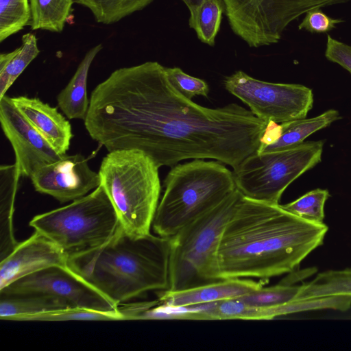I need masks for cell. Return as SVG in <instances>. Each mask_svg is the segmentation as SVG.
Wrapping results in <instances>:
<instances>
[{
	"mask_svg": "<svg viewBox=\"0 0 351 351\" xmlns=\"http://www.w3.org/2000/svg\"><path fill=\"white\" fill-rule=\"evenodd\" d=\"M1 294H40L55 298L68 308L118 311L97 289L68 265L45 268L0 289Z\"/></svg>",
	"mask_w": 351,
	"mask_h": 351,
	"instance_id": "cell-10",
	"label": "cell"
},
{
	"mask_svg": "<svg viewBox=\"0 0 351 351\" xmlns=\"http://www.w3.org/2000/svg\"><path fill=\"white\" fill-rule=\"evenodd\" d=\"M0 122L14 149V164L21 177L30 178L37 169L62 156L25 119L6 95L0 99Z\"/></svg>",
	"mask_w": 351,
	"mask_h": 351,
	"instance_id": "cell-11",
	"label": "cell"
},
{
	"mask_svg": "<svg viewBox=\"0 0 351 351\" xmlns=\"http://www.w3.org/2000/svg\"><path fill=\"white\" fill-rule=\"evenodd\" d=\"M223 83L228 92L267 122L282 123L306 118L313 106V91L304 85L264 82L242 71L226 77Z\"/></svg>",
	"mask_w": 351,
	"mask_h": 351,
	"instance_id": "cell-9",
	"label": "cell"
},
{
	"mask_svg": "<svg viewBox=\"0 0 351 351\" xmlns=\"http://www.w3.org/2000/svg\"><path fill=\"white\" fill-rule=\"evenodd\" d=\"M29 0H0V42L29 25Z\"/></svg>",
	"mask_w": 351,
	"mask_h": 351,
	"instance_id": "cell-27",
	"label": "cell"
},
{
	"mask_svg": "<svg viewBox=\"0 0 351 351\" xmlns=\"http://www.w3.org/2000/svg\"><path fill=\"white\" fill-rule=\"evenodd\" d=\"M283 132L282 123L269 121L260 139V145L256 152L260 153L266 147L275 143Z\"/></svg>",
	"mask_w": 351,
	"mask_h": 351,
	"instance_id": "cell-32",
	"label": "cell"
},
{
	"mask_svg": "<svg viewBox=\"0 0 351 351\" xmlns=\"http://www.w3.org/2000/svg\"><path fill=\"white\" fill-rule=\"evenodd\" d=\"M102 48V45L98 44L86 52L67 85L57 96L58 105L68 119H86L90 104L87 95L88 71Z\"/></svg>",
	"mask_w": 351,
	"mask_h": 351,
	"instance_id": "cell-16",
	"label": "cell"
},
{
	"mask_svg": "<svg viewBox=\"0 0 351 351\" xmlns=\"http://www.w3.org/2000/svg\"><path fill=\"white\" fill-rule=\"evenodd\" d=\"M29 224L56 243L68 258L103 245L120 226L101 185L66 206L36 215Z\"/></svg>",
	"mask_w": 351,
	"mask_h": 351,
	"instance_id": "cell-7",
	"label": "cell"
},
{
	"mask_svg": "<svg viewBox=\"0 0 351 351\" xmlns=\"http://www.w3.org/2000/svg\"><path fill=\"white\" fill-rule=\"evenodd\" d=\"M329 197L327 189H316L281 206L287 211L304 221L322 224L324 223V206Z\"/></svg>",
	"mask_w": 351,
	"mask_h": 351,
	"instance_id": "cell-26",
	"label": "cell"
},
{
	"mask_svg": "<svg viewBox=\"0 0 351 351\" xmlns=\"http://www.w3.org/2000/svg\"><path fill=\"white\" fill-rule=\"evenodd\" d=\"M299 289L300 286L280 282L267 287L263 286L237 299L251 306L272 307L292 301L298 293Z\"/></svg>",
	"mask_w": 351,
	"mask_h": 351,
	"instance_id": "cell-28",
	"label": "cell"
},
{
	"mask_svg": "<svg viewBox=\"0 0 351 351\" xmlns=\"http://www.w3.org/2000/svg\"><path fill=\"white\" fill-rule=\"evenodd\" d=\"M324 141H304L287 148L247 156L233 171L237 189L247 198L278 204L287 186L322 160Z\"/></svg>",
	"mask_w": 351,
	"mask_h": 351,
	"instance_id": "cell-8",
	"label": "cell"
},
{
	"mask_svg": "<svg viewBox=\"0 0 351 351\" xmlns=\"http://www.w3.org/2000/svg\"><path fill=\"white\" fill-rule=\"evenodd\" d=\"M21 177L15 164L0 167V261L19 243L13 229L14 201Z\"/></svg>",
	"mask_w": 351,
	"mask_h": 351,
	"instance_id": "cell-17",
	"label": "cell"
},
{
	"mask_svg": "<svg viewBox=\"0 0 351 351\" xmlns=\"http://www.w3.org/2000/svg\"><path fill=\"white\" fill-rule=\"evenodd\" d=\"M30 179L36 191L61 203L81 198L100 185L99 173L90 168L80 154L62 156L37 169Z\"/></svg>",
	"mask_w": 351,
	"mask_h": 351,
	"instance_id": "cell-12",
	"label": "cell"
},
{
	"mask_svg": "<svg viewBox=\"0 0 351 351\" xmlns=\"http://www.w3.org/2000/svg\"><path fill=\"white\" fill-rule=\"evenodd\" d=\"M341 119L339 112L330 109L312 118H303L282 123L283 132L275 143L264 148L260 153L282 149L299 145L314 132L329 126Z\"/></svg>",
	"mask_w": 351,
	"mask_h": 351,
	"instance_id": "cell-19",
	"label": "cell"
},
{
	"mask_svg": "<svg viewBox=\"0 0 351 351\" xmlns=\"http://www.w3.org/2000/svg\"><path fill=\"white\" fill-rule=\"evenodd\" d=\"M154 0H73L88 8L97 23L110 25L140 11Z\"/></svg>",
	"mask_w": 351,
	"mask_h": 351,
	"instance_id": "cell-23",
	"label": "cell"
},
{
	"mask_svg": "<svg viewBox=\"0 0 351 351\" xmlns=\"http://www.w3.org/2000/svg\"><path fill=\"white\" fill-rule=\"evenodd\" d=\"M165 72L173 87L186 97L191 99L198 95L208 96L209 87L205 81L188 75L178 67H165Z\"/></svg>",
	"mask_w": 351,
	"mask_h": 351,
	"instance_id": "cell-29",
	"label": "cell"
},
{
	"mask_svg": "<svg viewBox=\"0 0 351 351\" xmlns=\"http://www.w3.org/2000/svg\"><path fill=\"white\" fill-rule=\"evenodd\" d=\"M325 56L329 61L339 64L351 73V45L328 34Z\"/></svg>",
	"mask_w": 351,
	"mask_h": 351,
	"instance_id": "cell-31",
	"label": "cell"
},
{
	"mask_svg": "<svg viewBox=\"0 0 351 351\" xmlns=\"http://www.w3.org/2000/svg\"><path fill=\"white\" fill-rule=\"evenodd\" d=\"M278 204L245 197L237 205L221 235L219 275L224 278H271L293 272L323 244L328 231Z\"/></svg>",
	"mask_w": 351,
	"mask_h": 351,
	"instance_id": "cell-2",
	"label": "cell"
},
{
	"mask_svg": "<svg viewBox=\"0 0 351 351\" xmlns=\"http://www.w3.org/2000/svg\"><path fill=\"white\" fill-rule=\"evenodd\" d=\"M225 5L222 0H205L189 19V27L195 30L202 43L214 46L219 30Z\"/></svg>",
	"mask_w": 351,
	"mask_h": 351,
	"instance_id": "cell-24",
	"label": "cell"
},
{
	"mask_svg": "<svg viewBox=\"0 0 351 351\" xmlns=\"http://www.w3.org/2000/svg\"><path fill=\"white\" fill-rule=\"evenodd\" d=\"M32 29L60 33L73 11V0H29Z\"/></svg>",
	"mask_w": 351,
	"mask_h": 351,
	"instance_id": "cell-22",
	"label": "cell"
},
{
	"mask_svg": "<svg viewBox=\"0 0 351 351\" xmlns=\"http://www.w3.org/2000/svg\"><path fill=\"white\" fill-rule=\"evenodd\" d=\"M331 296L351 298V268L330 269L319 273L312 280L300 286L298 293L293 300H311Z\"/></svg>",
	"mask_w": 351,
	"mask_h": 351,
	"instance_id": "cell-18",
	"label": "cell"
},
{
	"mask_svg": "<svg viewBox=\"0 0 351 351\" xmlns=\"http://www.w3.org/2000/svg\"><path fill=\"white\" fill-rule=\"evenodd\" d=\"M21 40L20 47L0 55V99L40 53L34 34H24Z\"/></svg>",
	"mask_w": 351,
	"mask_h": 351,
	"instance_id": "cell-20",
	"label": "cell"
},
{
	"mask_svg": "<svg viewBox=\"0 0 351 351\" xmlns=\"http://www.w3.org/2000/svg\"><path fill=\"white\" fill-rule=\"evenodd\" d=\"M265 280L252 278H224L180 291H159L158 300L171 306H188L238 298L257 289Z\"/></svg>",
	"mask_w": 351,
	"mask_h": 351,
	"instance_id": "cell-14",
	"label": "cell"
},
{
	"mask_svg": "<svg viewBox=\"0 0 351 351\" xmlns=\"http://www.w3.org/2000/svg\"><path fill=\"white\" fill-rule=\"evenodd\" d=\"M242 197L236 189L214 208L169 238L167 290L180 291L220 280L217 261L220 240Z\"/></svg>",
	"mask_w": 351,
	"mask_h": 351,
	"instance_id": "cell-6",
	"label": "cell"
},
{
	"mask_svg": "<svg viewBox=\"0 0 351 351\" xmlns=\"http://www.w3.org/2000/svg\"><path fill=\"white\" fill-rule=\"evenodd\" d=\"M188 8L190 14L193 13L205 0H182Z\"/></svg>",
	"mask_w": 351,
	"mask_h": 351,
	"instance_id": "cell-33",
	"label": "cell"
},
{
	"mask_svg": "<svg viewBox=\"0 0 351 351\" xmlns=\"http://www.w3.org/2000/svg\"><path fill=\"white\" fill-rule=\"evenodd\" d=\"M169 238L130 236L119 226L96 248L69 256L68 266L114 305L169 288Z\"/></svg>",
	"mask_w": 351,
	"mask_h": 351,
	"instance_id": "cell-3",
	"label": "cell"
},
{
	"mask_svg": "<svg viewBox=\"0 0 351 351\" xmlns=\"http://www.w3.org/2000/svg\"><path fill=\"white\" fill-rule=\"evenodd\" d=\"M343 20L332 19L326 15L320 8L311 10L306 13L299 29H304L311 33H326L335 27Z\"/></svg>",
	"mask_w": 351,
	"mask_h": 351,
	"instance_id": "cell-30",
	"label": "cell"
},
{
	"mask_svg": "<svg viewBox=\"0 0 351 351\" xmlns=\"http://www.w3.org/2000/svg\"><path fill=\"white\" fill-rule=\"evenodd\" d=\"M159 167L146 154L118 149L102 159L99 175L119 220L120 227L135 237L149 234L159 203Z\"/></svg>",
	"mask_w": 351,
	"mask_h": 351,
	"instance_id": "cell-5",
	"label": "cell"
},
{
	"mask_svg": "<svg viewBox=\"0 0 351 351\" xmlns=\"http://www.w3.org/2000/svg\"><path fill=\"white\" fill-rule=\"evenodd\" d=\"M11 101L25 119L60 155L66 154L73 138L69 121L52 107L37 97L18 96Z\"/></svg>",
	"mask_w": 351,
	"mask_h": 351,
	"instance_id": "cell-15",
	"label": "cell"
},
{
	"mask_svg": "<svg viewBox=\"0 0 351 351\" xmlns=\"http://www.w3.org/2000/svg\"><path fill=\"white\" fill-rule=\"evenodd\" d=\"M68 265V256L53 241L35 231L0 261V289L45 268Z\"/></svg>",
	"mask_w": 351,
	"mask_h": 351,
	"instance_id": "cell-13",
	"label": "cell"
},
{
	"mask_svg": "<svg viewBox=\"0 0 351 351\" xmlns=\"http://www.w3.org/2000/svg\"><path fill=\"white\" fill-rule=\"evenodd\" d=\"M267 123L237 104H195L153 61L114 71L91 92L84 119L90 136L108 152L138 150L158 167L210 158L234 169L256 152Z\"/></svg>",
	"mask_w": 351,
	"mask_h": 351,
	"instance_id": "cell-1",
	"label": "cell"
},
{
	"mask_svg": "<svg viewBox=\"0 0 351 351\" xmlns=\"http://www.w3.org/2000/svg\"><path fill=\"white\" fill-rule=\"evenodd\" d=\"M164 186L152 228L165 238L214 208L237 189L233 173L221 162L201 159L172 167Z\"/></svg>",
	"mask_w": 351,
	"mask_h": 351,
	"instance_id": "cell-4",
	"label": "cell"
},
{
	"mask_svg": "<svg viewBox=\"0 0 351 351\" xmlns=\"http://www.w3.org/2000/svg\"><path fill=\"white\" fill-rule=\"evenodd\" d=\"M118 321L125 320L118 310L104 311L84 308H66L36 314L19 315L11 321Z\"/></svg>",
	"mask_w": 351,
	"mask_h": 351,
	"instance_id": "cell-25",
	"label": "cell"
},
{
	"mask_svg": "<svg viewBox=\"0 0 351 351\" xmlns=\"http://www.w3.org/2000/svg\"><path fill=\"white\" fill-rule=\"evenodd\" d=\"M66 308L59 300L47 295L0 293V318L2 320Z\"/></svg>",
	"mask_w": 351,
	"mask_h": 351,
	"instance_id": "cell-21",
	"label": "cell"
}]
</instances>
